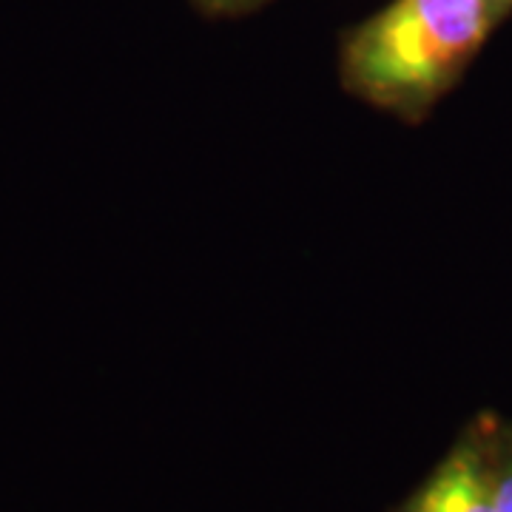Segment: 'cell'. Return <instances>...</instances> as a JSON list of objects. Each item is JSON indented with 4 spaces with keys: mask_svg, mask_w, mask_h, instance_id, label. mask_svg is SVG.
Wrapping results in <instances>:
<instances>
[{
    "mask_svg": "<svg viewBox=\"0 0 512 512\" xmlns=\"http://www.w3.org/2000/svg\"><path fill=\"white\" fill-rule=\"evenodd\" d=\"M265 0H197V6L214 15H234V12H248Z\"/></svg>",
    "mask_w": 512,
    "mask_h": 512,
    "instance_id": "277c9868",
    "label": "cell"
},
{
    "mask_svg": "<svg viewBox=\"0 0 512 512\" xmlns=\"http://www.w3.org/2000/svg\"><path fill=\"white\" fill-rule=\"evenodd\" d=\"M493 430L495 413L467 421L433 470L390 512H495Z\"/></svg>",
    "mask_w": 512,
    "mask_h": 512,
    "instance_id": "7a4b0ae2",
    "label": "cell"
},
{
    "mask_svg": "<svg viewBox=\"0 0 512 512\" xmlns=\"http://www.w3.org/2000/svg\"><path fill=\"white\" fill-rule=\"evenodd\" d=\"M495 512H512V421L495 416L493 430Z\"/></svg>",
    "mask_w": 512,
    "mask_h": 512,
    "instance_id": "3957f363",
    "label": "cell"
},
{
    "mask_svg": "<svg viewBox=\"0 0 512 512\" xmlns=\"http://www.w3.org/2000/svg\"><path fill=\"white\" fill-rule=\"evenodd\" d=\"M490 6H493V12L498 15V20L504 18V15H510L512 12V0H487Z\"/></svg>",
    "mask_w": 512,
    "mask_h": 512,
    "instance_id": "5b68a950",
    "label": "cell"
},
{
    "mask_svg": "<svg viewBox=\"0 0 512 512\" xmlns=\"http://www.w3.org/2000/svg\"><path fill=\"white\" fill-rule=\"evenodd\" d=\"M498 26L487 0H390L342 43L345 89L402 120H421L456 86Z\"/></svg>",
    "mask_w": 512,
    "mask_h": 512,
    "instance_id": "6da1fadb",
    "label": "cell"
}]
</instances>
